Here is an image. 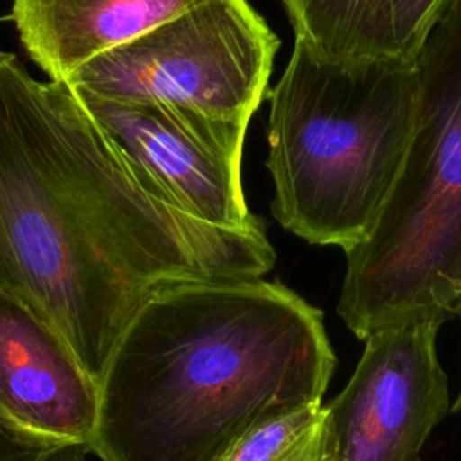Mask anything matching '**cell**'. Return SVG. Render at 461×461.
<instances>
[{
    "mask_svg": "<svg viewBox=\"0 0 461 461\" xmlns=\"http://www.w3.org/2000/svg\"><path fill=\"white\" fill-rule=\"evenodd\" d=\"M452 0H389L391 54L414 61Z\"/></svg>",
    "mask_w": 461,
    "mask_h": 461,
    "instance_id": "cell-12",
    "label": "cell"
},
{
    "mask_svg": "<svg viewBox=\"0 0 461 461\" xmlns=\"http://www.w3.org/2000/svg\"><path fill=\"white\" fill-rule=\"evenodd\" d=\"M322 310L279 281L182 283L128 322L99 380L101 461H223L258 425L322 402Z\"/></svg>",
    "mask_w": 461,
    "mask_h": 461,
    "instance_id": "cell-2",
    "label": "cell"
},
{
    "mask_svg": "<svg viewBox=\"0 0 461 461\" xmlns=\"http://www.w3.org/2000/svg\"><path fill=\"white\" fill-rule=\"evenodd\" d=\"M277 49V34L247 0H203L92 58L63 83L247 128L268 95Z\"/></svg>",
    "mask_w": 461,
    "mask_h": 461,
    "instance_id": "cell-5",
    "label": "cell"
},
{
    "mask_svg": "<svg viewBox=\"0 0 461 461\" xmlns=\"http://www.w3.org/2000/svg\"><path fill=\"white\" fill-rule=\"evenodd\" d=\"M265 221L220 229L158 200L63 81L0 50V288L99 382L139 308L198 281L258 279Z\"/></svg>",
    "mask_w": 461,
    "mask_h": 461,
    "instance_id": "cell-1",
    "label": "cell"
},
{
    "mask_svg": "<svg viewBox=\"0 0 461 461\" xmlns=\"http://www.w3.org/2000/svg\"><path fill=\"white\" fill-rule=\"evenodd\" d=\"M0 407L32 434L86 447L99 411V382L54 328L4 288Z\"/></svg>",
    "mask_w": 461,
    "mask_h": 461,
    "instance_id": "cell-8",
    "label": "cell"
},
{
    "mask_svg": "<svg viewBox=\"0 0 461 461\" xmlns=\"http://www.w3.org/2000/svg\"><path fill=\"white\" fill-rule=\"evenodd\" d=\"M65 445L20 427L0 407V461H40L52 448Z\"/></svg>",
    "mask_w": 461,
    "mask_h": 461,
    "instance_id": "cell-13",
    "label": "cell"
},
{
    "mask_svg": "<svg viewBox=\"0 0 461 461\" xmlns=\"http://www.w3.org/2000/svg\"><path fill=\"white\" fill-rule=\"evenodd\" d=\"M283 5L295 40L326 59L393 58L389 0H283Z\"/></svg>",
    "mask_w": 461,
    "mask_h": 461,
    "instance_id": "cell-10",
    "label": "cell"
},
{
    "mask_svg": "<svg viewBox=\"0 0 461 461\" xmlns=\"http://www.w3.org/2000/svg\"><path fill=\"white\" fill-rule=\"evenodd\" d=\"M72 92L158 200L220 229H247L261 221L249 211L241 187L247 128L194 117L166 104Z\"/></svg>",
    "mask_w": 461,
    "mask_h": 461,
    "instance_id": "cell-6",
    "label": "cell"
},
{
    "mask_svg": "<svg viewBox=\"0 0 461 461\" xmlns=\"http://www.w3.org/2000/svg\"><path fill=\"white\" fill-rule=\"evenodd\" d=\"M438 322L369 335L340 393L326 403L337 461H420L450 409Z\"/></svg>",
    "mask_w": 461,
    "mask_h": 461,
    "instance_id": "cell-7",
    "label": "cell"
},
{
    "mask_svg": "<svg viewBox=\"0 0 461 461\" xmlns=\"http://www.w3.org/2000/svg\"><path fill=\"white\" fill-rule=\"evenodd\" d=\"M416 68L402 167L367 238L344 252L337 313L360 340L461 312V0L429 32Z\"/></svg>",
    "mask_w": 461,
    "mask_h": 461,
    "instance_id": "cell-4",
    "label": "cell"
},
{
    "mask_svg": "<svg viewBox=\"0 0 461 461\" xmlns=\"http://www.w3.org/2000/svg\"><path fill=\"white\" fill-rule=\"evenodd\" d=\"M223 461H337L326 403H308L263 421Z\"/></svg>",
    "mask_w": 461,
    "mask_h": 461,
    "instance_id": "cell-11",
    "label": "cell"
},
{
    "mask_svg": "<svg viewBox=\"0 0 461 461\" xmlns=\"http://www.w3.org/2000/svg\"><path fill=\"white\" fill-rule=\"evenodd\" d=\"M203 0H13L11 22L27 56L52 81Z\"/></svg>",
    "mask_w": 461,
    "mask_h": 461,
    "instance_id": "cell-9",
    "label": "cell"
},
{
    "mask_svg": "<svg viewBox=\"0 0 461 461\" xmlns=\"http://www.w3.org/2000/svg\"><path fill=\"white\" fill-rule=\"evenodd\" d=\"M90 450L86 445L65 443L47 452L40 461H88Z\"/></svg>",
    "mask_w": 461,
    "mask_h": 461,
    "instance_id": "cell-14",
    "label": "cell"
},
{
    "mask_svg": "<svg viewBox=\"0 0 461 461\" xmlns=\"http://www.w3.org/2000/svg\"><path fill=\"white\" fill-rule=\"evenodd\" d=\"M459 317H461V312H459ZM452 411H456V412L461 411V389H459V393H457V396H456V402H454V405H452Z\"/></svg>",
    "mask_w": 461,
    "mask_h": 461,
    "instance_id": "cell-15",
    "label": "cell"
},
{
    "mask_svg": "<svg viewBox=\"0 0 461 461\" xmlns=\"http://www.w3.org/2000/svg\"><path fill=\"white\" fill-rule=\"evenodd\" d=\"M416 59H326L295 40L268 90L272 216L344 252L371 232L398 176L418 106Z\"/></svg>",
    "mask_w": 461,
    "mask_h": 461,
    "instance_id": "cell-3",
    "label": "cell"
}]
</instances>
